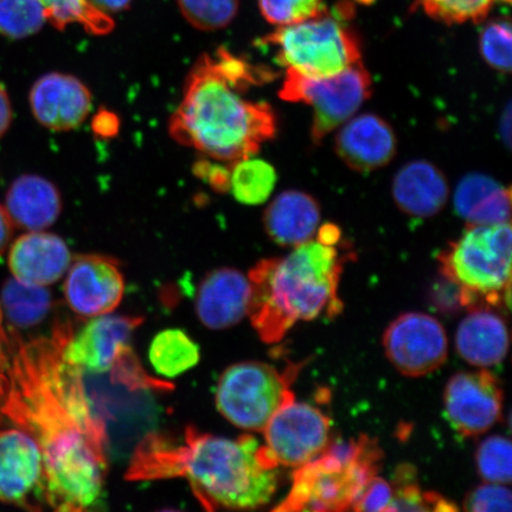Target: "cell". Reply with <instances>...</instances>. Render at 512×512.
Instances as JSON below:
<instances>
[{
  "label": "cell",
  "mask_w": 512,
  "mask_h": 512,
  "mask_svg": "<svg viewBox=\"0 0 512 512\" xmlns=\"http://www.w3.org/2000/svg\"><path fill=\"white\" fill-rule=\"evenodd\" d=\"M142 317L102 315L95 317L64 345L62 356L83 374H104L111 369L119 351L128 344Z\"/></svg>",
  "instance_id": "obj_15"
},
{
  "label": "cell",
  "mask_w": 512,
  "mask_h": 512,
  "mask_svg": "<svg viewBox=\"0 0 512 512\" xmlns=\"http://www.w3.org/2000/svg\"><path fill=\"white\" fill-rule=\"evenodd\" d=\"M73 324L56 323L50 337L6 338L9 390L2 414L41 448L47 507L61 512L104 503L108 434L86 393L83 373L63 360Z\"/></svg>",
  "instance_id": "obj_1"
},
{
  "label": "cell",
  "mask_w": 512,
  "mask_h": 512,
  "mask_svg": "<svg viewBox=\"0 0 512 512\" xmlns=\"http://www.w3.org/2000/svg\"><path fill=\"white\" fill-rule=\"evenodd\" d=\"M345 10H343L344 12ZM329 12L297 24L284 25L262 38L277 48V61L309 78H330L361 62V44L354 30Z\"/></svg>",
  "instance_id": "obj_7"
},
{
  "label": "cell",
  "mask_w": 512,
  "mask_h": 512,
  "mask_svg": "<svg viewBox=\"0 0 512 512\" xmlns=\"http://www.w3.org/2000/svg\"><path fill=\"white\" fill-rule=\"evenodd\" d=\"M72 264L67 243L60 236L35 230L24 234L11 247L9 267L21 283L49 286L63 277Z\"/></svg>",
  "instance_id": "obj_19"
},
{
  "label": "cell",
  "mask_w": 512,
  "mask_h": 512,
  "mask_svg": "<svg viewBox=\"0 0 512 512\" xmlns=\"http://www.w3.org/2000/svg\"><path fill=\"white\" fill-rule=\"evenodd\" d=\"M416 471L401 465L395 473L393 501L389 511H456L458 508L434 492H424L415 482Z\"/></svg>",
  "instance_id": "obj_29"
},
{
  "label": "cell",
  "mask_w": 512,
  "mask_h": 512,
  "mask_svg": "<svg viewBox=\"0 0 512 512\" xmlns=\"http://www.w3.org/2000/svg\"><path fill=\"white\" fill-rule=\"evenodd\" d=\"M12 121V108L8 93L0 85V137L9 130Z\"/></svg>",
  "instance_id": "obj_43"
},
{
  "label": "cell",
  "mask_w": 512,
  "mask_h": 512,
  "mask_svg": "<svg viewBox=\"0 0 512 512\" xmlns=\"http://www.w3.org/2000/svg\"><path fill=\"white\" fill-rule=\"evenodd\" d=\"M30 106L38 123L53 131H70L86 120L92 94L72 75L50 73L38 79L30 92Z\"/></svg>",
  "instance_id": "obj_16"
},
{
  "label": "cell",
  "mask_w": 512,
  "mask_h": 512,
  "mask_svg": "<svg viewBox=\"0 0 512 512\" xmlns=\"http://www.w3.org/2000/svg\"><path fill=\"white\" fill-rule=\"evenodd\" d=\"M124 292V275L108 256L81 255L68 268L64 296L76 315H108L120 305Z\"/></svg>",
  "instance_id": "obj_14"
},
{
  "label": "cell",
  "mask_w": 512,
  "mask_h": 512,
  "mask_svg": "<svg viewBox=\"0 0 512 512\" xmlns=\"http://www.w3.org/2000/svg\"><path fill=\"white\" fill-rule=\"evenodd\" d=\"M511 24L509 19H496L485 25L479 37L483 59L498 72L511 70Z\"/></svg>",
  "instance_id": "obj_35"
},
{
  "label": "cell",
  "mask_w": 512,
  "mask_h": 512,
  "mask_svg": "<svg viewBox=\"0 0 512 512\" xmlns=\"http://www.w3.org/2000/svg\"><path fill=\"white\" fill-rule=\"evenodd\" d=\"M277 183L271 164L252 157L236 160L230 169L229 190L239 202L256 206L266 202Z\"/></svg>",
  "instance_id": "obj_27"
},
{
  "label": "cell",
  "mask_w": 512,
  "mask_h": 512,
  "mask_svg": "<svg viewBox=\"0 0 512 512\" xmlns=\"http://www.w3.org/2000/svg\"><path fill=\"white\" fill-rule=\"evenodd\" d=\"M107 373H110L113 383L120 384L131 392H134V390L169 392L174 388L170 382L153 379V377L147 375L138 357L128 344L120 349L117 358H115L111 369Z\"/></svg>",
  "instance_id": "obj_33"
},
{
  "label": "cell",
  "mask_w": 512,
  "mask_h": 512,
  "mask_svg": "<svg viewBox=\"0 0 512 512\" xmlns=\"http://www.w3.org/2000/svg\"><path fill=\"white\" fill-rule=\"evenodd\" d=\"M120 121L114 113L100 110L93 119V131L96 136L112 138L119 132Z\"/></svg>",
  "instance_id": "obj_40"
},
{
  "label": "cell",
  "mask_w": 512,
  "mask_h": 512,
  "mask_svg": "<svg viewBox=\"0 0 512 512\" xmlns=\"http://www.w3.org/2000/svg\"><path fill=\"white\" fill-rule=\"evenodd\" d=\"M426 14L446 24L482 22L495 0H419Z\"/></svg>",
  "instance_id": "obj_34"
},
{
  "label": "cell",
  "mask_w": 512,
  "mask_h": 512,
  "mask_svg": "<svg viewBox=\"0 0 512 512\" xmlns=\"http://www.w3.org/2000/svg\"><path fill=\"white\" fill-rule=\"evenodd\" d=\"M239 3L240 0H178L183 17L203 31L228 27L238 15Z\"/></svg>",
  "instance_id": "obj_31"
},
{
  "label": "cell",
  "mask_w": 512,
  "mask_h": 512,
  "mask_svg": "<svg viewBox=\"0 0 512 512\" xmlns=\"http://www.w3.org/2000/svg\"><path fill=\"white\" fill-rule=\"evenodd\" d=\"M0 502L31 511L47 507L41 448L19 427L0 430Z\"/></svg>",
  "instance_id": "obj_12"
},
{
  "label": "cell",
  "mask_w": 512,
  "mask_h": 512,
  "mask_svg": "<svg viewBox=\"0 0 512 512\" xmlns=\"http://www.w3.org/2000/svg\"><path fill=\"white\" fill-rule=\"evenodd\" d=\"M337 245L310 240L285 258L261 260L249 272L248 315L262 341L280 342L300 320L342 310L337 292L345 255Z\"/></svg>",
  "instance_id": "obj_4"
},
{
  "label": "cell",
  "mask_w": 512,
  "mask_h": 512,
  "mask_svg": "<svg viewBox=\"0 0 512 512\" xmlns=\"http://www.w3.org/2000/svg\"><path fill=\"white\" fill-rule=\"evenodd\" d=\"M5 209L15 227L35 232L53 226L59 219L62 197L59 189L48 179L23 175L11 184L6 194Z\"/></svg>",
  "instance_id": "obj_21"
},
{
  "label": "cell",
  "mask_w": 512,
  "mask_h": 512,
  "mask_svg": "<svg viewBox=\"0 0 512 512\" xmlns=\"http://www.w3.org/2000/svg\"><path fill=\"white\" fill-rule=\"evenodd\" d=\"M267 78V70L223 48L200 57L172 115L171 137L224 163L253 157L274 138L277 119L270 105L242 98L241 92Z\"/></svg>",
  "instance_id": "obj_3"
},
{
  "label": "cell",
  "mask_w": 512,
  "mask_h": 512,
  "mask_svg": "<svg viewBox=\"0 0 512 512\" xmlns=\"http://www.w3.org/2000/svg\"><path fill=\"white\" fill-rule=\"evenodd\" d=\"M501 134L504 140V143L508 146L511 143V105L509 104L505 111L503 112V117L501 121Z\"/></svg>",
  "instance_id": "obj_45"
},
{
  "label": "cell",
  "mask_w": 512,
  "mask_h": 512,
  "mask_svg": "<svg viewBox=\"0 0 512 512\" xmlns=\"http://www.w3.org/2000/svg\"><path fill=\"white\" fill-rule=\"evenodd\" d=\"M454 209L469 224L509 223L511 190L490 176L466 175L454 194Z\"/></svg>",
  "instance_id": "obj_24"
},
{
  "label": "cell",
  "mask_w": 512,
  "mask_h": 512,
  "mask_svg": "<svg viewBox=\"0 0 512 512\" xmlns=\"http://www.w3.org/2000/svg\"><path fill=\"white\" fill-rule=\"evenodd\" d=\"M330 427V419L319 409L292 401L267 422L265 447L278 466L299 467L328 447Z\"/></svg>",
  "instance_id": "obj_10"
},
{
  "label": "cell",
  "mask_w": 512,
  "mask_h": 512,
  "mask_svg": "<svg viewBox=\"0 0 512 512\" xmlns=\"http://www.w3.org/2000/svg\"><path fill=\"white\" fill-rule=\"evenodd\" d=\"M393 501V488L387 480L374 476L354 505L356 511H389Z\"/></svg>",
  "instance_id": "obj_38"
},
{
  "label": "cell",
  "mask_w": 512,
  "mask_h": 512,
  "mask_svg": "<svg viewBox=\"0 0 512 512\" xmlns=\"http://www.w3.org/2000/svg\"><path fill=\"white\" fill-rule=\"evenodd\" d=\"M511 458L512 448L509 439L501 435L485 439L476 454L480 477L488 483L510 484Z\"/></svg>",
  "instance_id": "obj_32"
},
{
  "label": "cell",
  "mask_w": 512,
  "mask_h": 512,
  "mask_svg": "<svg viewBox=\"0 0 512 512\" xmlns=\"http://www.w3.org/2000/svg\"><path fill=\"white\" fill-rule=\"evenodd\" d=\"M262 16L268 22L284 27L328 12L324 0H258Z\"/></svg>",
  "instance_id": "obj_36"
},
{
  "label": "cell",
  "mask_w": 512,
  "mask_h": 512,
  "mask_svg": "<svg viewBox=\"0 0 512 512\" xmlns=\"http://www.w3.org/2000/svg\"><path fill=\"white\" fill-rule=\"evenodd\" d=\"M44 14L56 29L63 30L68 25L80 24L89 34L107 35L114 28L110 15L104 14L89 0H38Z\"/></svg>",
  "instance_id": "obj_28"
},
{
  "label": "cell",
  "mask_w": 512,
  "mask_h": 512,
  "mask_svg": "<svg viewBox=\"0 0 512 512\" xmlns=\"http://www.w3.org/2000/svg\"><path fill=\"white\" fill-rule=\"evenodd\" d=\"M46 21L38 0H0V35L22 40L40 31Z\"/></svg>",
  "instance_id": "obj_30"
},
{
  "label": "cell",
  "mask_w": 512,
  "mask_h": 512,
  "mask_svg": "<svg viewBox=\"0 0 512 512\" xmlns=\"http://www.w3.org/2000/svg\"><path fill=\"white\" fill-rule=\"evenodd\" d=\"M511 492L502 484L478 486L465 498L464 509L471 512H511Z\"/></svg>",
  "instance_id": "obj_37"
},
{
  "label": "cell",
  "mask_w": 512,
  "mask_h": 512,
  "mask_svg": "<svg viewBox=\"0 0 512 512\" xmlns=\"http://www.w3.org/2000/svg\"><path fill=\"white\" fill-rule=\"evenodd\" d=\"M393 197L403 213L414 219H430L445 207L448 183L437 166L414 160L402 166L393 182Z\"/></svg>",
  "instance_id": "obj_20"
},
{
  "label": "cell",
  "mask_w": 512,
  "mask_h": 512,
  "mask_svg": "<svg viewBox=\"0 0 512 512\" xmlns=\"http://www.w3.org/2000/svg\"><path fill=\"white\" fill-rule=\"evenodd\" d=\"M373 92V81L362 62L330 78H309L287 69L280 98L313 107L312 142L318 144L354 115Z\"/></svg>",
  "instance_id": "obj_9"
},
{
  "label": "cell",
  "mask_w": 512,
  "mask_h": 512,
  "mask_svg": "<svg viewBox=\"0 0 512 512\" xmlns=\"http://www.w3.org/2000/svg\"><path fill=\"white\" fill-rule=\"evenodd\" d=\"M511 239L510 222L470 224L440 253V272L458 286L460 304L473 311L510 302Z\"/></svg>",
  "instance_id": "obj_6"
},
{
  "label": "cell",
  "mask_w": 512,
  "mask_h": 512,
  "mask_svg": "<svg viewBox=\"0 0 512 512\" xmlns=\"http://www.w3.org/2000/svg\"><path fill=\"white\" fill-rule=\"evenodd\" d=\"M9 351L6 347V336L0 339V422H2V407L9 390Z\"/></svg>",
  "instance_id": "obj_41"
},
{
  "label": "cell",
  "mask_w": 512,
  "mask_h": 512,
  "mask_svg": "<svg viewBox=\"0 0 512 512\" xmlns=\"http://www.w3.org/2000/svg\"><path fill=\"white\" fill-rule=\"evenodd\" d=\"M5 336L6 335L3 330V310H2V306H0V339H3Z\"/></svg>",
  "instance_id": "obj_46"
},
{
  "label": "cell",
  "mask_w": 512,
  "mask_h": 512,
  "mask_svg": "<svg viewBox=\"0 0 512 512\" xmlns=\"http://www.w3.org/2000/svg\"><path fill=\"white\" fill-rule=\"evenodd\" d=\"M131 482L184 478L208 511L254 510L271 502L278 465L252 435L215 437L188 426L181 438L151 433L140 441L126 471Z\"/></svg>",
  "instance_id": "obj_2"
},
{
  "label": "cell",
  "mask_w": 512,
  "mask_h": 512,
  "mask_svg": "<svg viewBox=\"0 0 512 512\" xmlns=\"http://www.w3.org/2000/svg\"><path fill=\"white\" fill-rule=\"evenodd\" d=\"M503 390L488 370L460 373L445 389V413L453 430L463 437L488 432L501 419Z\"/></svg>",
  "instance_id": "obj_13"
},
{
  "label": "cell",
  "mask_w": 512,
  "mask_h": 512,
  "mask_svg": "<svg viewBox=\"0 0 512 512\" xmlns=\"http://www.w3.org/2000/svg\"><path fill=\"white\" fill-rule=\"evenodd\" d=\"M456 347L458 354L472 366H496L508 354L507 324L494 312L473 310L459 325Z\"/></svg>",
  "instance_id": "obj_23"
},
{
  "label": "cell",
  "mask_w": 512,
  "mask_h": 512,
  "mask_svg": "<svg viewBox=\"0 0 512 512\" xmlns=\"http://www.w3.org/2000/svg\"><path fill=\"white\" fill-rule=\"evenodd\" d=\"M15 224L12 222L8 211L0 206V255L5 252V249L10 245L12 236H14Z\"/></svg>",
  "instance_id": "obj_42"
},
{
  "label": "cell",
  "mask_w": 512,
  "mask_h": 512,
  "mask_svg": "<svg viewBox=\"0 0 512 512\" xmlns=\"http://www.w3.org/2000/svg\"><path fill=\"white\" fill-rule=\"evenodd\" d=\"M320 221L315 198L298 190L281 192L265 211L268 236L283 247H297L312 240Z\"/></svg>",
  "instance_id": "obj_22"
},
{
  "label": "cell",
  "mask_w": 512,
  "mask_h": 512,
  "mask_svg": "<svg viewBox=\"0 0 512 512\" xmlns=\"http://www.w3.org/2000/svg\"><path fill=\"white\" fill-rule=\"evenodd\" d=\"M200 357V347L179 329L160 332L150 347L153 368L166 377H176L194 368Z\"/></svg>",
  "instance_id": "obj_26"
},
{
  "label": "cell",
  "mask_w": 512,
  "mask_h": 512,
  "mask_svg": "<svg viewBox=\"0 0 512 512\" xmlns=\"http://www.w3.org/2000/svg\"><path fill=\"white\" fill-rule=\"evenodd\" d=\"M386 354L401 374L420 377L446 362L448 341L439 320L425 313H405L388 326L383 336Z\"/></svg>",
  "instance_id": "obj_11"
},
{
  "label": "cell",
  "mask_w": 512,
  "mask_h": 512,
  "mask_svg": "<svg viewBox=\"0 0 512 512\" xmlns=\"http://www.w3.org/2000/svg\"><path fill=\"white\" fill-rule=\"evenodd\" d=\"M396 144L392 126L371 113L351 119L336 137L337 155L358 172L375 171L392 162Z\"/></svg>",
  "instance_id": "obj_17"
},
{
  "label": "cell",
  "mask_w": 512,
  "mask_h": 512,
  "mask_svg": "<svg viewBox=\"0 0 512 512\" xmlns=\"http://www.w3.org/2000/svg\"><path fill=\"white\" fill-rule=\"evenodd\" d=\"M251 283L234 268H219L203 279L196 297V312L203 325L224 330L248 315Z\"/></svg>",
  "instance_id": "obj_18"
},
{
  "label": "cell",
  "mask_w": 512,
  "mask_h": 512,
  "mask_svg": "<svg viewBox=\"0 0 512 512\" xmlns=\"http://www.w3.org/2000/svg\"><path fill=\"white\" fill-rule=\"evenodd\" d=\"M0 306L12 325L30 328L47 317L51 296L43 286L24 284L14 278L6 281Z\"/></svg>",
  "instance_id": "obj_25"
},
{
  "label": "cell",
  "mask_w": 512,
  "mask_h": 512,
  "mask_svg": "<svg viewBox=\"0 0 512 512\" xmlns=\"http://www.w3.org/2000/svg\"><path fill=\"white\" fill-rule=\"evenodd\" d=\"M194 171L198 177L206 179L214 190H229L230 170L226 166L201 162L195 166Z\"/></svg>",
  "instance_id": "obj_39"
},
{
  "label": "cell",
  "mask_w": 512,
  "mask_h": 512,
  "mask_svg": "<svg viewBox=\"0 0 512 512\" xmlns=\"http://www.w3.org/2000/svg\"><path fill=\"white\" fill-rule=\"evenodd\" d=\"M293 376L280 374L270 364L243 362L229 367L220 377L216 405L233 425L264 431L281 407L294 401Z\"/></svg>",
  "instance_id": "obj_8"
},
{
  "label": "cell",
  "mask_w": 512,
  "mask_h": 512,
  "mask_svg": "<svg viewBox=\"0 0 512 512\" xmlns=\"http://www.w3.org/2000/svg\"><path fill=\"white\" fill-rule=\"evenodd\" d=\"M96 9L110 14V12H120L130 8L132 0H89Z\"/></svg>",
  "instance_id": "obj_44"
},
{
  "label": "cell",
  "mask_w": 512,
  "mask_h": 512,
  "mask_svg": "<svg viewBox=\"0 0 512 512\" xmlns=\"http://www.w3.org/2000/svg\"><path fill=\"white\" fill-rule=\"evenodd\" d=\"M377 441L357 440L328 445L318 457L299 466L292 488L275 511H344L354 508L371 478L379 472Z\"/></svg>",
  "instance_id": "obj_5"
}]
</instances>
